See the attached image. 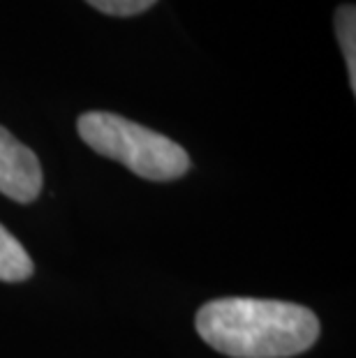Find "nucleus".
Here are the masks:
<instances>
[{"mask_svg": "<svg viewBox=\"0 0 356 358\" xmlns=\"http://www.w3.org/2000/svg\"><path fill=\"white\" fill-rule=\"evenodd\" d=\"M197 333L232 358H290L320 338L313 310L287 301L218 299L197 312Z\"/></svg>", "mask_w": 356, "mask_h": 358, "instance_id": "f257e3e1", "label": "nucleus"}, {"mask_svg": "<svg viewBox=\"0 0 356 358\" xmlns=\"http://www.w3.org/2000/svg\"><path fill=\"white\" fill-rule=\"evenodd\" d=\"M77 132L97 155L116 159L146 180H176L190 169V155L183 146L118 113H81Z\"/></svg>", "mask_w": 356, "mask_h": 358, "instance_id": "f03ea898", "label": "nucleus"}, {"mask_svg": "<svg viewBox=\"0 0 356 358\" xmlns=\"http://www.w3.org/2000/svg\"><path fill=\"white\" fill-rule=\"evenodd\" d=\"M42 180L37 155L0 125V192L19 203H30L40 196Z\"/></svg>", "mask_w": 356, "mask_h": 358, "instance_id": "7ed1b4c3", "label": "nucleus"}, {"mask_svg": "<svg viewBox=\"0 0 356 358\" xmlns=\"http://www.w3.org/2000/svg\"><path fill=\"white\" fill-rule=\"evenodd\" d=\"M33 259L28 257L26 248L0 224V280L24 282L33 275Z\"/></svg>", "mask_w": 356, "mask_h": 358, "instance_id": "20e7f679", "label": "nucleus"}, {"mask_svg": "<svg viewBox=\"0 0 356 358\" xmlns=\"http://www.w3.org/2000/svg\"><path fill=\"white\" fill-rule=\"evenodd\" d=\"M336 37L340 51L345 56L347 72H350V86L356 90V7L345 3L336 10Z\"/></svg>", "mask_w": 356, "mask_h": 358, "instance_id": "39448f33", "label": "nucleus"}, {"mask_svg": "<svg viewBox=\"0 0 356 358\" xmlns=\"http://www.w3.org/2000/svg\"><path fill=\"white\" fill-rule=\"evenodd\" d=\"M86 3L109 17H137V14L150 10L157 0H86Z\"/></svg>", "mask_w": 356, "mask_h": 358, "instance_id": "423d86ee", "label": "nucleus"}]
</instances>
